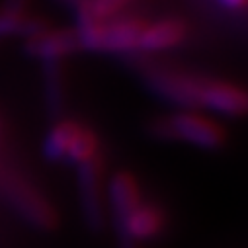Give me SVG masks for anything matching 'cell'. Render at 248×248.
Returning <instances> with one entry per match:
<instances>
[{
    "label": "cell",
    "mask_w": 248,
    "mask_h": 248,
    "mask_svg": "<svg viewBox=\"0 0 248 248\" xmlns=\"http://www.w3.org/2000/svg\"><path fill=\"white\" fill-rule=\"evenodd\" d=\"M0 194L6 200V203L31 227L39 231L57 229V209L22 174L14 170H4L0 174Z\"/></svg>",
    "instance_id": "1"
},
{
    "label": "cell",
    "mask_w": 248,
    "mask_h": 248,
    "mask_svg": "<svg viewBox=\"0 0 248 248\" xmlns=\"http://www.w3.org/2000/svg\"><path fill=\"white\" fill-rule=\"evenodd\" d=\"M145 26L139 18H111L106 22L96 20L84 28H77V31L82 51L133 55L139 51Z\"/></svg>",
    "instance_id": "2"
},
{
    "label": "cell",
    "mask_w": 248,
    "mask_h": 248,
    "mask_svg": "<svg viewBox=\"0 0 248 248\" xmlns=\"http://www.w3.org/2000/svg\"><path fill=\"white\" fill-rule=\"evenodd\" d=\"M143 80L151 92L158 98L180 106L184 109H196L202 106V94L207 78H200L182 71L153 67L143 75Z\"/></svg>",
    "instance_id": "3"
},
{
    "label": "cell",
    "mask_w": 248,
    "mask_h": 248,
    "mask_svg": "<svg viewBox=\"0 0 248 248\" xmlns=\"http://www.w3.org/2000/svg\"><path fill=\"white\" fill-rule=\"evenodd\" d=\"M102 156H94L92 160L77 166L78 176V192H80V205L82 215L90 231L98 232L106 225V202H104V166Z\"/></svg>",
    "instance_id": "4"
},
{
    "label": "cell",
    "mask_w": 248,
    "mask_h": 248,
    "mask_svg": "<svg viewBox=\"0 0 248 248\" xmlns=\"http://www.w3.org/2000/svg\"><path fill=\"white\" fill-rule=\"evenodd\" d=\"M170 121L176 141L180 139L205 151H217L227 141V131L223 129L221 123L192 109H184L180 113L170 115Z\"/></svg>",
    "instance_id": "5"
},
{
    "label": "cell",
    "mask_w": 248,
    "mask_h": 248,
    "mask_svg": "<svg viewBox=\"0 0 248 248\" xmlns=\"http://www.w3.org/2000/svg\"><path fill=\"white\" fill-rule=\"evenodd\" d=\"M24 51L41 61H61L82 49L77 30H45L33 37H28Z\"/></svg>",
    "instance_id": "6"
},
{
    "label": "cell",
    "mask_w": 248,
    "mask_h": 248,
    "mask_svg": "<svg viewBox=\"0 0 248 248\" xmlns=\"http://www.w3.org/2000/svg\"><path fill=\"white\" fill-rule=\"evenodd\" d=\"M108 194H109V209H111L113 225H115L117 236L121 238L127 217L141 203V192H139L137 180L129 172H117L109 180Z\"/></svg>",
    "instance_id": "7"
},
{
    "label": "cell",
    "mask_w": 248,
    "mask_h": 248,
    "mask_svg": "<svg viewBox=\"0 0 248 248\" xmlns=\"http://www.w3.org/2000/svg\"><path fill=\"white\" fill-rule=\"evenodd\" d=\"M202 106L227 117H242L246 113L248 104H246V94L240 86L207 78L202 94Z\"/></svg>",
    "instance_id": "8"
},
{
    "label": "cell",
    "mask_w": 248,
    "mask_h": 248,
    "mask_svg": "<svg viewBox=\"0 0 248 248\" xmlns=\"http://www.w3.org/2000/svg\"><path fill=\"white\" fill-rule=\"evenodd\" d=\"M186 37H188V24L180 18H166L151 26H145L139 41V51L143 53L166 51L178 47Z\"/></svg>",
    "instance_id": "9"
},
{
    "label": "cell",
    "mask_w": 248,
    "mask_h": 248,
    "mask_svg": "<svg viewBox=\"0 0 248 248\" xmlns=\"http://www.w3.org/2000/svg\"><path fill=\"white\" fill-rule=\"evenodd\" d=\"M43 96L49 117L59 121L65 111V102H67L65 77L61 61H43Z\"/></svg>",
    "instance_id": "10"
},
{
    "label": "cell",
    "mask_w": 248,
    "mask_h": 248,
    "mask_svg": "<svg viewBox=\"0 0 248 248\" xmlns=\"http://www.w3.org/2000/svg\"><path fill=\"white\" fill-rule=\"evenodd\" d=\"M80 123L73 121V119H59L55 121V125L49 129L45 143H43V156L49 162H63L67 149L71 145L73 135L77 133Z\"/></svg>",
    "instance_id": "11"
},
{
    "label": "cell",
    "mask_w": 248,
    "mask_h": 248,
    "mask_svg": "<svg viewBox=\"0 0 248 248\" xmlns=\"http://www.w3.org/2000/svg\"><path fill=\"white\" fill-rule=\"evenodd\" d=\"M100 149V141H98V135L90 129V127H84V125H78L77 133L73 135L71 139V145L67 149V155H65V162L73 164V166H80L88 160H92L94 156H98Z\"/></svg>",
    "instance_id": "12"
},
{
    "label": "cell",
    "mask_w": 248,
    "mask_h": 248,
    "mask_svg": "<svg viewBox=\"0 0 248 248\" xmlns=\"http://www.w3.org/2000/svg\"><path fill=\"white\" fill-rule=\"evenodd\" d=\"M131 0H92V12L98 22L115 18Z\"/></svg>",
    "instance_id": "13"
},
{
    "label": "cell",
    "mask_w": 248,
    "mask_h": 248,
    "mask_svg": "<svg viewBox=\"0 0 248 248\" xmlns=\"http://www.w3.org/2000/svg\"><path fill=\"white\" fill-rule=\"evenodd\" d=\"M59 2L67 4L77 18V28H84L92 22H96V16L92 12V0H59Z\"/></svg>",
    "instance_id": "14"
},
{
    "label": "cell",
    "mask_w": 248,
    "mask_h": 248,
    "mask_svg": "<svg viewBox=\"0 0 248 248\" xmlns=\"http://www.w3.org/2000/svg\"><path fill=\"white\" fill-rule=\"evenodd\" d=\"M149 135L156 141H176L170 117H155L149 123Z\"/></svg>",
    "instance_id": "15"
},
{
    "label": "cell",
    "mask_w": 248,
    "mask_h": 248,
    "mask_svg": "<svg viewBox=\"0 0 248 248\" xmlns=\"http://www.w3.org/2000/svg\"><path fill=\"white\" fill-rule=\"evenodd\" d=\"M30 0H4L2 4V12H8V14H26V6H28Z\"/></svg>",
    "instance_id": "16"
},
{
    "label": "cell",
    "mask_w": 248,
    "mask_h": 248,
    "mask_svg": "<svg viewBox=\"0 0 248 248\" xmlns=\"http://www.w3.org/2000/svg\"><path fill=\"white\" fill-rule=\"evenodd\" d=\"M219 6H223L225 10H231V12H244L246 8V0H217Z\"/></svg>",
    "instance_id": "17"
},
{
    "label": "cell",
    "mask_w": 248,
    "mask_h": 248,
    "mask_svg": "<svg viewBox=\"0 0 248 248\" xmlns=\"http://www.w3.org/2000/svg\"><path fill=\"white\" fill-rule=\"evenodd\" d=\"M0 41H2V39H0Z\"/></svg>",
    "instance_id": "18"
}]
</instances>
